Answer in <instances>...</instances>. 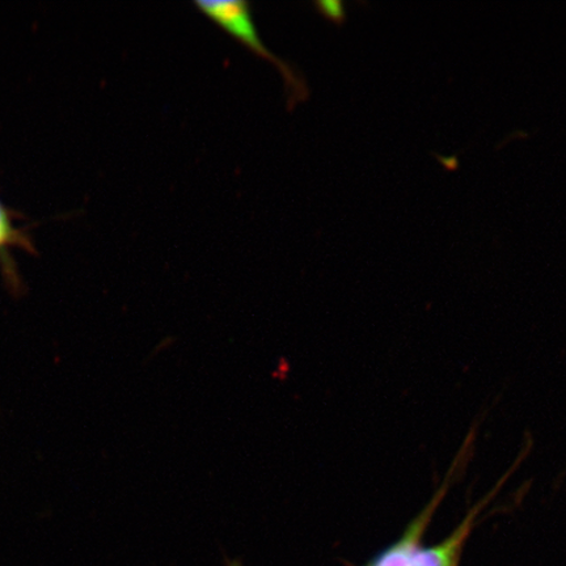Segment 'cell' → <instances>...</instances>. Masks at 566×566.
Wrapping results in <instances>:
<instances>
[{
	"instance_id": "1",
	"label": "cell",
	"mask_w": 566,
	"mask_h": 566,
	"mask_svg": "<svg viewBox=\"0 0 566 566\" xmlns=\"http://www.w3.org/2000/svg\"><path fill=\"white\" fill-rule=\"evenodd\" d=\"M195 6L210 20L214 21L218 27H221L226 33L238 40L240 44L245 45L254 54L263 56L280 70L283 82H285V94L290 109L307 101L310 96L307 81L304 80L298 70L275 55L260 39L250 2H247V0H217V2L196 0Z\"/></svg>"
},
{
	"instance_id": "2",
	"label": "cell",
	"mask_w": 566,
	"mask_h": 566,
	"mask_svg": "<svg viewBox=\"0 0 566 566\" xmlns=\"http://www.w3.org/2000/svg\"><path fill=\"white\" fill-rule=\"evenodd\" d=\"M315 9L331 23L343 25L346 21L345 4L342 0H317Z\"/></svg>"
},
{
	"instance_id": "3",
	"label": "cell",
	"mask_w": 566,
	"mask_h": 566,
	"mask_svg": "<svg viewBox=\"0 0 566 566\" xmlns=\"http://www.w3.org/2000/svg\"><path fill=\"white\" fill-rule=\"evenodd\" d=\"M15 233L17 230L11 228L9 222H7L4 212L2 208H0V250L6 245L12 244L13 239H15Z\"/></svg>"
},
{
	"instance_id": "4",
	"label": "cell",
	"mask_w": 566,
	"mask_h": 566,
	"mask_svg": "<svg viewBox=\"0 0 566 566\" xmlns=\"http://www.w3.org/2000/svg\"><path fill=\"white\" fill-rule=\"evenodd\" d=\"M228 566H240V564L238 562H229Z\"/></svg>"
}]
</instances>
